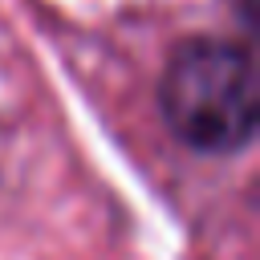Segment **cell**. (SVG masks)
Instances as JSON below:
<instances>
[{
  "label": "cell",
  "instance_id": "1",
  "mask_svg": "<svg viewBox=\"0 0 260 260\" xmlns=\"http://www.w3.org/2000/svg\"><path fill=\"white\" fill-rule=\"evenodd\" d=\"M158 114L199 154H236L256 134V61L232 37H187L162 65Z\"/></svg>",
  "mask_w": 260,
  "mask_h": 260
}]
</instances>
